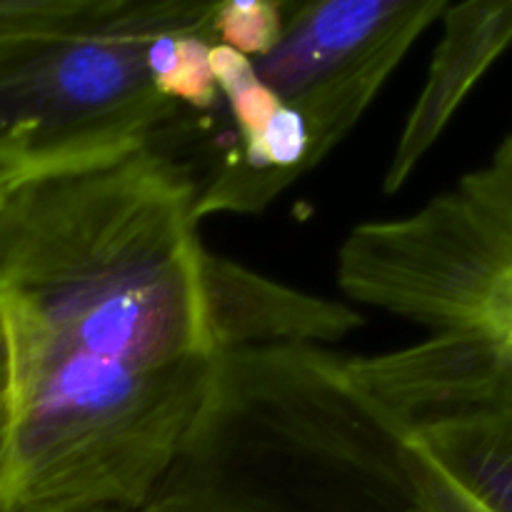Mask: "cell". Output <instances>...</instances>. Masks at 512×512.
<instances>
[{
  "label": "cell",
  "mask_w": 512,
  "mask_h": 512,
  "mask_svg": "<svg viewBox=\"0 0 512 512\" xmlns=\"http://www.w3.org/2000/svg\"><path fill=\"white\" fill-rule=\"evenodd\" d=\"M10 428H13V408H10V390H3V393H0V508H3L5 478H8Z\"/></svg>",
  "instance_id": "4fadbf2b"
},
{
  "label": "cell",
  "mask_w": 512,
  "mask_h": 512,
  "mask_svg": "<svg viewBox=\"0 0 512 512\" xmlns=\"http://www.w3.org/2000/svg\"><path fill=\"white\" fill-rule=\"evenodd\" d=\"M198 180L158 145L0 205L13 338L3 512L143 510L215 373Z\"/></svg>",
  "instance_id": "6da1fadb"
},
{
  "label": "cell",
  "mask_w": 512,
  "mask_h": 512,
  "mask_svg": "<svg viewBox=\"0 0 512 512\" xmlns=\"http://www.w3.org/2000/svg\"><path fill=\"white\" fill-rule=\"evenodd\" d=\"M505 273H512V133L453 190L405 218L358 225L338 250V285L350 300L430 333Z\"/></svg>",
  "instance_id": "277c9868"
},
{
  "label": "cell",
  "mask_w": 512,
  "mask_h": 512,
  "mask_svg": "<svg viewBox=\"0 0 512 512\" xmlns=\"http://www.w3.org/2000/svg\"><path fill=\"white\" fill-rule=\"evenodd\" d=\"M140 512H433L410 435L328 348L223 353Z\"/></svg>",
  "instance_id": "7a4b0ae2"
},
{
  "label": "cell",
  "mask_w": 512,
  "mask_h": 512,
  "mask_svg": "<svg viewBox=\"0 0 512 512\" xmlns=\"http://www.w3.org/2000/svg\"><path fill=\"white\" fill-rule=\"evenodd\" d=\"M443 35L435 45L428 78L398 135L383 190H403L425 155L455 118L483 75L512 45V0H470L440 15Z\"/></svg>",
  "instance_id": "52a82bcc"
},
{
  "label": "cell",
  "mask_w": 512,
  "mask_h": 512,
  "mask_svg": "<svg viewBox=\"0 0 512 512\" xmlns=\"http://www.w3.org/2000/svg\"><path fill=\"white\" fill-rule=\"evenodd\" d=\"M0 512H3V510H0Z\"/></svg>",
  "instance_id": "e0dca14e"
},
{
  "label": "cell",
  "mask_w": 512,
  "mask_h": 512,
  "mask_svg": "<svg viewBox=\"0 0 512 512\" xmlns=\"http://www.w3.org/2000/svg\"><path fill=\"white\" fill-rule=\"evenodd\" d=\"M445 8V0L285 3L278 45L253 63L260 80L303 118L318 163L358 125Z\"/></svg>",
  "instance_id": "5b68a950"
},
{
  "label": "cell",
  "mask_w": 512,
  "mask_h": 512,
  "mask_svg": "<svg viewBox=\"0 0 512 512\" xmlns=\"http://www.w3.org/2000/svg\"><path fill=\"white\" fill-rule=\"evenodd\" d=\"M205 315L215 353L253 348H325L363 325V313L270 280L225 255L200 258Z\"/></svg>",
  "instance_id": "8992f818"
},
{
  "label": "cell",
  "mask_w": 512,
  "mask_h": 512,
  "mask_svg": "<svg viewBox=\"0 0 512 512\" xmlns=\"http://www.w3.org/2000/svg\"><path fill=\"white\" fill-rule=\"evenodd\" d=\"M285 3L280 0H218L213 13V40L260 60L283 35Z\"/></svg>",
  "instance_id": "9c48e42d"
},
{
  "label": "cell",
  "mask_w": 512,
  "mask_h": 512,
  "mask_svg": "<svg viewBox=\"0 0 512 512\" xmlns=\"http://www.w3.org/2000/svg\"><path fill=\"white\" fill-rule=\"evenodd\" d=\"M213 13L205 0H0V150L83 168L155 145L183 108L155 90L148 45L168 30L213 38Z\"/></svg>",
  "instance_id": "3957f363"
},
{
  "label": "cell",
  "mask_w": 512,
  "mask_h": 512,
  "mask_svg": "<svg viewBox=\"0 0 512 512\" xmlns=\"http://www.w3.org/2000/svg\"><path fill=\"white\" fill-rule=\"evenodd\" d=\"M15 185V178H13V170L8 168V165L0 160V203H3L5 198L10 195V190H13Z\"/></svg>",
  "instance_id": "9a60e30c"
},
{
  "label": "cell",
  "mask_w": 512,
  "mask_h": 512,
  "mask_svg": "<svg viewBox=\"0 0 512 512\" xmlns=\"http://www.w3.org/2000/svg\"><path fill=\"white\" fill-rule=\"evenodd\" d=\"M213 45V40L205 35H183L178 40L175 70L158 85V93L193 113H215L223 105V98L210 65Z\"/></svg>",
  "instance_id": "30bf717a"
},
{
  "label": "cell",
  "mask_w": 512,
  "mask_h": 512,
  "mask_svg": "<svg viewBox=\"0 0 512 512\" xmlns=\"http://www.w3.org/2000/svg\"><path fill=\"white\" fill-rule=\"evenodd\" d=\"M83 512H140V510H83Z\"/></svg>",
  "instance_id": "2e32d148"
},
{
  "label": "cell",
  "mask_w": 512,
  "mask_h": 512,
  "mask_svg": "<svg viewBox=\"0 0 512 512\" xmlns=\"http://www.w3.org/2000/svg\"><path fill=\"white\" fill-rule=\"evenodd\" d=\"M463 333L483 335L498 345L505 370V395L512 400V273L480 295L465 320Z\"/></svg>",
  "instance_id": "8fae6325"
},
{
  "label": "cell",
  "mask_w": 512,
  "mask_h": 512,
  "mask_svg": "<svg viewBox=\"0 0 512 512\" xmlns=\"http://www.w3.org/2000/svg\"><path fill=\"white\" fill-rule=\"evenodd\" d=\"M415 448V445H413ZM418 468H420V480H423L425 488V498H428V505L433 512H488L485 508H480L468 493L458 488L453 480L448 478L445 473H440L418 448Z\"/></svg>",
  "instance_id": "7c38bea8"
},
{
  "label": "cell",
  "mask_w": 512,
  "mask_h": 512,
  "mask_svg": "<svg viewBox=\"0 0 512 512\" xmlns=\"http://www.w3.org/2000/svg\"><path fill=\"white\" fill-rule=\"evenodd\" d=\"M10 375H13V338H10L8 310L0 298V393L10 390Z\"/></svg>",
  "instance_id": "5bb4252c"
},
{
  "label": "cell",
  "mask_w": 512,
  "mask_h": 512,
  "mask_svg": "<svg viewBox=\"0 0 512 512\" xmlns=\"http://www.w3.org/2000/svg\"><path fill=\"white\" fill-rule=\"evenodd\" d=\"M410 443L488 512H512V400L410 435Z\"/></svg>",
  "instance_id": "ba28073f"
}]
</instances>
